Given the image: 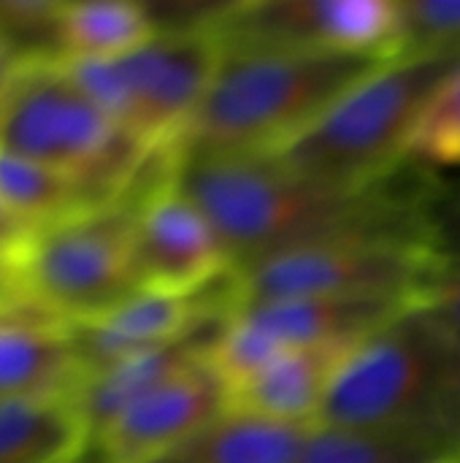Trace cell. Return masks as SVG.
<instances>
[{"instance_id":"6da1fadb","label":"cell","mask_w":460,"mask_h":463,"mask_svg":"<svg viewBox=\"0 0 460 463\" xmlns=\"http://www.w3.org/2000/svg\"><path fill=\"white\" fill-rule=\"evenodd\" d=\"M174 179L220 233L233 274L336 239H407L431 247V209L445 184L407 165L371 187H336L279 157H176Z\"/></svg>"},{"instance_id":"7a4b0ae2","label":"cell","mask_w":460,"mask_h":463,"mask_svg":"<svg viewBox=\"0 0 460 463\" xmlns=\"http://www.w3.org/2000/svg\"><path fill=\"white\" fill-rule=\"evenodd\" d=\"M317 426L401 437L460 458V342L412 304L350 350Z\"/></svg>"},{"instance_id":"3957f363","label":"cell","mask_w":460,"mask_h":463,"mask_svg":"<svg viewBox=\"0 0 460 463\" xmlns=\"http://www.w3.org/2000/svg\"><path fill=\"white\" fill-rule=\"evenodd\" d=\"M385 60L296 52H220L176 157H277Z\"/></svg>"},{"instance_id":"277c9868","label":"cell","mask_w":460,"mask_h":463,"mask_svg":"<svg viewBox=\"0 0 460 463\" xmlns=\"http://www.w3.org/2000/svg\"><path fill=\"white\" fill-rule=\"evenodd\" d=\"M0 152L73 176L92 206L133 193L160 155L125 136L68 62L14 71L0 95Z\"/></svg>"},{"instance_id":"5b68a950","label":"cell","mask_w":460,"mask_h":463,"mask_svg":"<svg viewBox=\"0 0 460 463\" xmlns=\"http://www.w3.org/2000/svg\"><path fill=\"white\" fill-rule=\"evenodd\" d=\"M458 65L460 54L385 60L277 157L336 187H371L396 176L407 168L420 111Z\"/></svg>"},{"instance_id":"8992f818","label":"cell","mask_w":460,"mask_h":463,"mask_svg":"<svg viewBox=\"0 0 460 463\" xmlns=\"http://www.w3.org/2000/svg\"><path fill=\"white\" fill-rule=\"evenodd\" d=\"M160 179L38 231L19 263L30 301L73 328L108 317L141 293L136 277V220L144 195Z\"/></svg>"},{"instance_id":"52a82bcc","label":"cell","mask_w":460,"mask_h":463,"mask_svg":"<svg viewBox=\"0 0 460 463\" xmlns=\"http://www.w3.org/2000/svg\"><path fill=\"white\" fill-rule=\"evenodd\" d=\"M220 62L206 24L165 30L114 60L68 68L114 125L149 152H176Z\"/></svg>"},{"instance_id":"ba28073f","label":"cell","mask_w":460,"mask_h":463,"mask_svg":"<svg viewBox=\"0 0 460 463\" xmlns=\"http://www.w3.org/2000/svg\"><path fill=\"white\" fill-rule=\"evenodd\" d=\"M437 255L407 239H336L266 258L230 279L233 307L296 298H393L415 304Z\"/></svg>"},{"instance_id":"9c48e42d","label":"cell","mask_w":460,"mask_h":463,"mask_svg":"<svg viewBox=\"0 0 460 463\" xmlns=\"http://www.w3.org/2000/svg\"><path fill=\"white\" fill-rule=\"evenodd\" d=\"M220 52H296L390 60L396 0H241L206 19Z\"/></svg>"},{"instance_id":"30bf717a","label":"cell","mask_w":460,"mask_h":463,"mask_svg":"<svg viewBox=\"0 0 460 463\" xmlns=\"http://www.w3.org/2000/svg\"><path fill=\"white\" fill-rule=\"evenodd\" d=\"M136 277L141 290L182 298L203 296L233 277L220 233L176 184L174 168L138 206Z\"/></svg>"},{"instance_id":"8fae6325","label":"cell","mask_w":460,"mask_h":463,"mask_svg":"<svg viewBox=\"0 0 460 463\" xmlns=\"http://www.w3.org/2000/svg\"><path fill=\"white\" fill-rule=\"evenodd\" d=\"M222 412H228V391L206 355L127 407L92 448L103 463H152Z\"/></svg>"},{"instance_id":"7c38bea8","label":"cell","mask_w":460,"mask_h":463,"mask_svg":"<svg viewBox=\"0 0 460 463\" xmlns=\"http://www.w3.org/2000/svg\"><path fill=\"white\" fill-rule=\"evenodd\" d=\"M84 383L70 326L35 301L0 315V402L79 399Z\"/></svg>"},{"instance_id":"4fadbf2b","label":"cell","mask_w":460,"mask_h":463,"mask_svg":"<svg viewBox=\"0 0 460 463\" xmlns=\"http://www.w3.org/2000/svg\"><path fill=\"white\" fill-rule=\"evenodd\" d=\"M352 347H304L282 353L230 393L228 410L312 429L320 423L331 383Z\"/></svg>"},{"instance_id":"5bb4252c","label":"cell","mask_w":460,"mask_h":463,"mask_svg":"<svg viewBox=\"0 0 460 463\" xmlns=\"http://www.w3.org/2000/svg\"><path fill=\"white\" fill-rule=\"evenodd\" d=\"M89 448L79 399L0 402V463H79Z\"/></svg>"},{"instance_id":"9a60e30c","label":"cell","mask_w":460,"mask_h":463,"mask_svg":"<svg viewBox=\"0 0 460 463\" xmlns=\"http://www.w3.org/2000/svg\"><path fill=\"white\" fill-rule=\"evenodd\" d=\"M312 429L228 410L152 463H290Z\"/></svg>"},{"instance_id":"2e32d148","label":"cell","mask_w":460,"mask_h":463,"mask_svg":"<svg viewBox=\"0 0 460 463\" xmlns=\"http://www.w3.org/2000/svg\"><path fill=\"white\" fill-rule=\"evenodd\" d=\"M62 35L68 62L114 60L160 35L149 3L136 0H79L65 3Z\"/></svg>"},{"instance_id":"e0dca14e","label":"cell","mask_w":460,"mask_h":463,"mask_svg":"<svg viewBox=\"0 0 460 463\" xmlns=\"http://www.w3.org/2000/svg\"><path fill=\"white\" fill-rule=\"evenodd\" d=\"M0 201L38 231L92 209L73 176L8 152H0Z\"/></svg>"},{"instance_id":"ac0fdd59","label":"cell","mask_w":460,"mask_h":463,"mask_svg":"<svg viewBox=\"0 0 460 463\" xmlns=\"http://www.w3.org/2000/svg\"><path fill=\"white\" fill-rule=\"evenodd\" d=\"M458 458L423 442L314 426L290 463H453Z\"/></svg>"},{"instance_id":"d6986e66","label":"cell","mask_w":460,"mask_h":463,"mask_svg":"<svg viewBox=\"0 0 460 463\" xmlns=\"http://www.w3.org/2000/svg\"><path fill=\"white\" fill-rule=\"evenodd\" d=\"M407 165L439 179L460 171V65L420 111L407 144Z\"/></svg>"},{"instance_id":"ffe728a7","label":"cell","mask_w":460,"mask_h":463,"mask_svg":"<svg viewBox=\"0 0 460 463\" xmlns=\"http://www.w3.org/2000/svg\"><path fill=\"white\" fill-rule=\"evenodd\" d=\"M62 14L65 3L54 0H0V41L16 68L68 62Z\"/></svg>"},{"instance_id":"44dd1931","label":"cell","mask_w":460,"mask_h":463,"mask_svg":"<svg viewBox=\"0 0 460 463\" xmlns=\"http://www.w3.org/2000/svg\"><path fill=\"white\" fill-rule=\"evenodd\" d=\"M460 54V0H396L390 60Z\"/></svg>"},{"instance_id":"7402d4cb","label":"cell","mask_w":460,"mask_h":463,"mask_svg":"<svg viewBox=\"0 0 460 463\" xmlns=\"http://www.w3.org/2000/svg\"><path fill=\"white\" fill-rule=\"evenodd\" d=\"M415 307L460 342V260H437L415 298Z\"/></svg>"},{"instance_id":"603a6c76","label":"cell","mask_w":460,"mask_h":463,"mask_svg":"<svg viewBox=\"0 0 460 463\" xmlns=\"http://www.w3.org/2000/svg\"><path fill=\"white\" fill-rule=\"evenodd\" d=\"M431 250L437 260H460V182H445L434 201Z\"/></svg>"},{"instance_id":"cb8c5ba5","label":"cell","mask_w":460,"mask_h":463,"mask_svg":"<svg viewBox=\"0 0 460 463\" xmlns=\"http://www.w3.org/2000/svg\"><path fill=\"white\" fill-rule=\"evenodd\" d=\"M35 236H38V228H33L27 220H22L16 212H11L0 201V263L19 269Z\"/></svg>"},{"instance_id":"d4e9b609","label":"cell","mask_w":460,"mask_h":463,"mask_svg":"<svg viewBox=\"0 0 460 463\" xmlns=\"http://www.w3.org/2000/svg\"><path fill=\"white\" fill-rule=\"evenodd\" d=\"M27 301H30V296L24 293L19 269H14L8 263H0V315L27 304Z\"/></svg>"},{"instance_id":"484cf974","label":"cell","mask_w":460,"mask_h":463,"mask_svg":"<svg viewBox=\"0 0 460 463\" xmlns=\"http://www.w3.org/2000/svg\"><path fill=\"white\" fill-rule=\"evenodd\" d=\"M14 71H16V65H14V60H11V54H8V49H5V46H3V41H0V95H3L5 84L11 81Z\"/></svg>"},{"instance_id":"4316f807","label":"cell","mask_w":460,"mask_h":463,"mask_svg":"<svg viewBox=\"0 0 460 463\" xmlns=\"http://www.w3.org/2000/svg\"><path fill=\"white\" fill-rule=\"evenodd\" d=\"M453 463H460V458H458V461H453Z\"/></svg>"}]
</instances>
